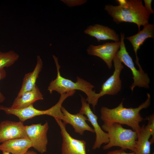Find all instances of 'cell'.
I'll use <instances>...</instances> for the list:
<instances>
[{
	"label": "cell",
	"instance_id": "2",
	"mask_svg": "<svg viewBox=\"0 0 154 154\" xmlns=\"http://www.w3.org/2000/svg\"><path fill=\"white\" fill-rule=\"evenodd\" d=\"M147 98L145 101L136 108H124L122 102L117 107L110 109L102 107L100 110L101 119L105 123H116L126 125L132 130L138 131L141 126L139 123L144 119L141 116L140 111L148 107L151 104V97L147 94Z\"/></svg>",
	"mask_w": 154,
	"mask_h": 154
},
{
	"label": "cell",
	"instance_id": "23",
	"mask_svg": "<svg viewBox=\"0 0 154 154\" xmlns=\"http://www.w3.org/2000/svg\"><path fill=\"white\" fill-rule=\"evenodd\" d=\"M6 76V72L4 68L0 69V81L4 79ZM4 96L0 92V103L3 102L5 100Z\"/></svg>",
	"mask_w": 154,
	"mask_h": 154
},
{
	"label": "cell",
	"instance_id": "7",
	"mask_svg": "<svg viewBox=\"0 0 154 154\" xmlns=\"http://www.w3.org/2000/svg\"><path fill=\"white\" fill-rule=\"evenodd\" d=\"M48 128L47 121L43 125L38 123L25 126L26 134L31 141L32 147L41 153L47 151Z\"/></svg>",
	"mask_w": 154,
	"mask_h": 154
},
{
	"label": "cell",
	"instance_id": "12",
	"mask_svg": "<svg viewBox=\"0 0 154 154\" xmlns=\"http://www.w3.org/2000/svg\"><path fill=\"white\" fill-rule=\"evenodd\" d=\"M22 138H28L23 122L5 120L1 122L0 143L14 139Z\"/></svg>",
	"mask_w": 154,
	"mask_h": 154
},
{
	"label": "cell",
	"instance_id": "26",
	"mask_svg": "<svg viewBox=\"0 0 154 154\" xmlns=\"http://www.w3.org/2000/svg\"><path fill=\"white\" fill-rule=\"evenodd\" d=\"M24 154H37V153L33 151H27Z\"/></svg>",
	"mask_w": 154,
	"mask_h": 154
},
{
	"label": "cell",
	"instance_id": "1",
	"mask_svg": "<svg viewBox=\"0 0 154 154\" xmlns=\"http://www.w3.org/2000/svg\"><path fill=\"white\" fill-rule=\"evenodd\" d=\"M118 5H107L104 9L117 24L129 22L136 24L139 31L141 26L149 23L150 14L145 9L141 0H117Z\"/></svg>",
	"mask_w": 154,
	"mask_h": 154
},
{
	"label": "cell",
	"instance_id": "8",
	"mask_svg": "<svg viewBox=\"0 0 154 154\" xmlns=\"http://www.w3.org/2000/svg\"><path fill=\"white\" fill-rule=\"evenodd\" d=\"M82 106L79 113L85 115L94 127L96 135L95 141L92 149L95 150L100 148L102 145L107 144L109 142L108 134L105 132L99 125L97 121L98 117L91 110L89 104L87 103L86 99L81 95Z\"/></svg>",
	"mask_w": 154,
	"mask_h": 154
},
{
	"label": "cell",
	"instance_id": "13",
	"mask_svg": "<svg viewBox=\"0 0 154 154\" xmlns=\"http://www.w3.org/2000/svg\"><path fill=\"white\" fill-rule=\"evenodd\" d=\"M61 111L63 114L61 120H62V122L65 125L67 124L71 125L75 132L81 135H83L85 131L95 133L94 129L86 122L88 119L84 114L79 112L76 114H72L62 106L61 107Z\"/></svg>",
	"mask_w": 154,
	"mask_h": 154
},
{
	"label": "cell",
	"instance_id": "17",
	"mask_svg": "<svg viewBox=\"0 0 154 154\" xmlns=\"http://www.w3.org/2000/svg\"><path fill=\"white\" fill-rule=\"evenodd\" d=\"M32 147L28 138H16L5 141L0 145V150L13 154H24Z\"/></svg>",
	"mask_w": 154,
	"mask_h": 154
},
{
	"label": "cell",
	"instance_id": "3",
	"mask_svg": "<svg viewBox=\"0 0 154 154\" xmlns=\"http://www.w3.org/2000/svg\"><path fill=\"white\" fill-rule=\"evenodd\" d=\"M52 56L56 66L57 76L54 80L50 82L48 86L47 90L49 93L52 94L55 91L61 95L76 90H80L87 95L86 101L92 105L94 110L99 98L98 93H96L95 90H93L94 86L78 76L77 77L76 82L62 77L60 71V66L58 62V58L54 55Z\"/></svg>",
	"mask_w": 154,
	"mask_h": 154
},
{
	"label": "cell",
	"instance_id": "20",
	"mask_svg": "<svg viewBox=\"0 0 154 154\" xmlns=\"http://www.w3.org/2000/svg\"><path fill=\"white\" fill-rule=\"evenodd\" d=\"M19 57V55L13 50L0 51V69L11 66L18 60Z\"/></svg>",
	"mask_w": 154,
	"mask_h": 154
},
{
	"label": "cell",
	"instance_id": "18",
	"mask_svg": "<svg viewBox=\"0 0 154 154\" xmlns=\"http://www.w3.org/2000/svg\"><path fill=\"white\" fill-rule=\"evenodd\" d=\"M37 64L33 71L25 74L24 77L21 89L17 96L34 88L36 85V82L43 66L42 59L39 55L37 56Z\"/></svg>",
	"mask_w": 154,
	"mask_h": 154
},
{
	"label": "cell",
	"instance_id": "24",
	"mask_svg": "<svg viewBox=\"0 0 154 154\" xmlns=\"http://www.w3.org/2000/svg\"><path fill=\"white\" fill-rule=\"evenodd\" d=\"M152 0H144L145 6L144 7L146 11L150 14L154 13V11L152 9L151 6Z\"/></svg>",
	"mask_w": 154,
	"mask_h": 154
},
{
	"label": "cell",
	"instance_id": "19",
	"mask_svg": "<svg viewBox=\"0 0 154 154\" xmlns=\"http://www.w3.org/2000/svg\"><path fill=\"white\" fill-rule=\"evenodd\" d=\"M137 132L138 137L135 154H150L151 143L149 140L151 136L149 129L143 125Z\"/></svg>",
	"mask_w": 154,
	"mask_h": 154
},
{
	"label": "cell",
	"instance_id": "21",
	"mask_svg": "<svg viewBox=\"0 0 154 154\" xmlns=\"http://www.w3.org/2000/svg\"><path fill=\"white\" fill-rule=\"evenodd\" d=\"M148 121V123L146 126L149 129L152 137L150 141L151 144L154 143V115L153 114L147 116L145 119Z\"/></svg>",
	"mask_w": 154,
	"mask_h": 154
},
{
	"label": "cell",
	"instance_id": "6",
	"mask_svg": "<svg viewBox=\"0 0 154 154\" xmlns=\"http://www.w3.org/2000/svg\"><path fill=\"white\" fill-rule=\"evenodd\" d=\"M120 38V48L116 55L121 62L123 63L132 72L134 82L130 86V89L133 91L136 86L149 88L150 80L148 74L143 71H141L136 69L131 57L126 50L124 42L125 35L124 33H121Z\"/></svg>",
	"mask_w": 154,
	"mask_h": 154
},
{
	"label": "cell",
	"instance_id": "25",
	"mask_svg": "<svg viewBox=\"0 0 154 154\" xmlns=\"http://www.w3.org/2000/svg\"><path fill=\"white\" fill-rule=\"evenodd\" d=\"M106 154H135V152L126 153L124 150L121 149L111 151H109Z\"/></svg>",
	"mask_w": 154,
	"mask_h": 154
},
{
	"label": "cell",
	"instance_id": "28",
	"mask_svg": "<svg viewBox=\"0 0 154 154\" xmlns=\"http://www.w3.org/2000/svg\"><path fill=\"white\" fill-rule=\"evenodd\" d=\"M152 154H154V152H153V153Z\"/></svg>",
	"mask_w": 154,
	"mask_h": 154
},
{
	"label": "cell",
	"instance_id": "9",
	"mask_svg": "<svg viewBox=\"0 0 154 154\" xmlns=\"http://www.w3.org/2000/svg\"><path fill=\"white\" fill-rule=\"evenodd\" d=\"M55 119L60 127L62 138V154H86V142L72 137L67 131L66 125L60 120Z\"/></svg>",
	"mask_w": 154,
	"mask_h": 154
},
{
	"label": "cell",
	"instance_id": "22",
	"mask_svg": "<svg viewBox=\"0 0 154 154\" xmlns=\"http://www.w3.org/2000/svg\"><path fill=\"white\" fill-rule=\"evenodd\" d=\"M68 6L72 7L81 5L86 2V0H61Z\"/></svg>",
	"mask_w": 154,
	"mask_h": 154
},
{
	"label": "cell",
	"instance_id": "27",
	"mask_svg": "<svg viewBox=\"0 0 154 154\" xmlns=\"http://www.w3.org/2000/svg\"><path fill=\"white\" fill-rule=\"evenodd\" d=\"M2 154H11L5 151H2Z\"/></svg>",
	"mask_w": 154,
	"mask_h": 154
},
{
	"label": "cell",
	"instance_id": "10",
	"mask_svg": "<svg viewBox=\"0 0 154 154\" xmlns=\"http://www.w3.org/2000/svg\"><path fill=\"white\" fill-rule=\"evenodd\" d=\"M113 61L114 67L113 74L102 85L98 95L99 98L106 95H114L121 90V82L120 78L121 71L123 68L121 62L115 55Z\"/></svg>",
	"mask_w": 154,
	"mask_h": 154
},
{
	"label": "cell",
	"instance_id": "14",
	"mask_svg": "<svg viewBox=\"0 0 154 154\" xmlns=\"http://www.w3.org/2000/svg\"><path fill=\"white\" fill-rule=\"evenodd\" d=\"M143 27L142 30L139 31L136 34L126 38V39L131 43L133 47L136 56L135 63L141 71H143V70L139 62V59L137 55V51L147 39L154 38V25L149 23Z\"/></svg>",
	"mask_w": 154,
	"mask_h": 154
},
{
	"label": "cell",
	"instance_id": "15",
	"mask_svg": "<svg viewBox=\"0 0 154 154\" xmlns=\"http://www.w3.org/2000/svg\"><path fill=\"white\" fill-rule=\"evenodd\" d=\"M84 32L96 38L98 42L101 40H113L115 42L119 41V36L115 31L108 27L99 24L88 26Z\"/></svg>",
	"mask_w": 154,
	"mask_h": 154
},
{
	"label": "cell",
	"instance_id": "4",
	"mask_svg": "<svg viewBox=\"0 0 154 154\" xmlns=\"http://www.w3.org/2000/svg\"><path fill=\"white\" fill-rule=\"evenodd\" d=\"M102 128L107 132L109 137V142L103 147V149L117 146L124 150L128 149L135 151L138 137L137 131L124 128L121 124L116 123H104Z\"/></svg>",
	"mask_w": 154,
	"mask_h": 154
},
{
	"label": "cell",
	"instance_id": "5",
	"mask_svg": "<svg viewBox=\"0 0 154 154\" xmlns=\"http://www.w3.org/2000/svg\"><path fill=\"white\" fill-rule=\"evenodd\" d=\"M76 90L70 91L60 95L58 102L50 108L45 110H40L35 108L33 104L21 109H15L6 106H1L0 110H2L8 115H13L17 117L20 121L24 122L25 120L35 117L46 115L53 117L55 119L61 120L63 114L61 111L62 104L68 97L73 96Z\"/></svg>",
	"mask_w": 154,
	"mask_h": 154
},
{
	"label": "cell",
	"instance_id": "11",
	"mask_svg": "<svg viewBox=\"0 0 154 154\" xmlns=\"http://www.w3.org/2000/svg\"><path fill=\"white\" fill-rule=\"evenodd\" d=\"M120 41L107 42L101 45L91 44L86 49L88 54L97 56L102 59L109 69L112 68V62L120 48Z\"/></svg>",
	"mask_w": 154,
	"mask_h": 154
},
{
	"label": "cell",
	"instance_id": "16",
	"mask_svg": "<svg viewBox=\"0 0 154 154\" xmlns=\"http://www.w3.org/2000/svg\"><path fill=\"white\" fill-rule=\"evenodd\" d=\"M43 99V95L36 85L32 90L17 96L10 108L15 109L24 108L33 105L37 101Z\"/></svg>",
	"mask_w": 154,
	"mask_h": 154
}]
</instances>
